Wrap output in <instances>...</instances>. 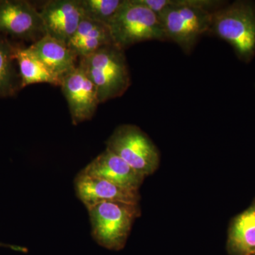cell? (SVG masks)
<instances>
[{"label":"cell","instance_id":"7c38bea8","mask_svg":"<svg viewBox=\"0 0 255 255\" xmlns=\"http://www.w3.org/2000/svg\"><path fill=\"white\" fill-rule=\"evenodd\" d=\"M29 47L47 68L61 80L78 66V57L68 44L48 35H44Z\"/></svg>","mask_w":255,"mask_h":255},{"label":"cell","instance_id":"5bb4252c","mask_svg":"<svg viewBox=\"0 0 255 255\" xmlns=\"http://www.w3.org/2000/svg\"><path fill=\"white\" fill-rule=\"evenodd\" d=\"M227 247L231 255H255V204L233 220Z\"/></svg>","mask_w":255,"mask_h":255},{"label":"cell","instance_id":"30bf717a","mask_svg":"<svg viewBox=\"0 0 255 255\" xmlns=\"http://www.w3.org/2000/svg\"><path fill=\"white\" fill-rule=\"evenodd\" d=\"M0 31L38 40L46 35L39 11L23 1L0 3Z\"/></svg>","mask_w":255,"mask_h":255},{"label":"cell","instance_id":"ba28073f","mask_svg":"<svg viewBox=\"0 0 255 255\" xmlns=\"http://www.w3.org/2000/svg\"><path fill=\"white\" fill-rule=\"evenodd\" d=\"M39 13L46 34L67 44L85 16L80 0L49 1Z\"/></svg>","mask_w":255,"mask_h":255},{"label":"cell","instance_id":"9c48e42d","mask_svg":"<svg viewBox=\"0 0 255 255\" xmlns=\"http://www.w3.org/2000/svg\"><path fill=\"white\" fill-rule=\"evenodd\" d=\"M74 184L77 196L87 209L105 202H123L137 205L140 200L138 191L119 187L82 172L75 177Z\"/></svg>","mask_w":255,"mask_h":255},{"label":"cell","instance_id":"e0dca14e","mask_svg":"<svg viewBox=\"0 0 255 255\" xmlns=\"http://www.w3.org/2000/svg\"><path fill=\"white\" fill-rule=\"evenodd\" d=\"M14 56L9 47L0 41V94H5L11 87L13 79L11 60Z\"/></svg>","mask_w":255,"mask_h":255},{"label":"cell","instance_id":"2e32d148","mask_svg":"<svg viewBox=\"0 0 255 255\" xmlns=\"http://www.w3.org/2000/svg\"><path fill=\"white\" fill-rule=\"evenodd\" d=\"M122 1L123 0H80L85 17L107 26Z\"/></svg>","mask_w":255,"mask_h":255},{"label":"cell","instance_id":"d6986e66","mask_svg":"<svg viewBox=\"0 0 255 255\" xmlns=\"http://www.w3.org/2000/svg\"></svg>","mask_w":255,"mask_h":255},{"label":"cell","instance_id":"6da1fadb","mask_svg":"<svg viewBox=\"0 0 255 255\" xmlns=\"http://www.w3.org/2000/svg\"><path fill=\"white\" fill-rule=\"evenodd\" d=\"M159 16L168 41L185 54L192 53L201 36L209 34L213 12L226 1L217 0H140Z\"/></svg>","mask_w":255,"mask_h":255},{"label":"cell","instance_id":"9a60e30c","mask_svg":"<svg viewBox=\"0 0 255 255\" xmlns=\"http://www.w3.org/2000/svg\"><path fill=\"white\" fill-rule=\"evenodd\" d=\"M14 58L17 60L19 68L21 87L38 83L61 85L62 80L47 68L30 47L16 50Z\"/></svg>","mask_w":255,"mask_h":255},{"label":"cell","instance_id":"52a82bcc","mask_svg":"<svg viewBox=\"0 0 255 255\" xmlns=\"http://www.w3.org/2000/svg\"><path fill=\"white\" fill-rule=\"evenodd\" d=\"M62 91L68 104L73 125L90 120L100 105L97 88L78 65L62 80Z\"/></svg>","mask_w":255,"mask_h":255},{"label":"cell","instance_id":"7a4b0ae2","mask_svg":"<svg viewBox=\"0 0 255 255\" xmlns=\"http://www.w3.org/2000/svg\"><path fill=\"white\" fill-rule=\"evenodd\" d=\"M209 34L227 42L238 59L250 63L255 56V1L238 0L216 10Z\"/></svg>","mask_w":255,"mask_h":255},{"label":"cell","instance_id":"3957f363","mask_svg":"<svg viewBox=\"0 0 255 255\" xmlns=\"http://www.w3.org/2000/svg\"><path fill=\"white\" fill-rule=\"evenodd\" d=\"M79 65L95 85L100 104L122 97L131 84L125 50L116 45L81 58Z\"/></svg>","mask_w":255,"mask_h":255},{"label":"cell","instance_id":"5b68a950","mask_svg":"<svg viewBox=\"0 0 255 255\" xmlns=\"http://www.w3.org/2000/svg\"><path fill=\"white\" fill-rule=\"evenodd\" d=\"M92 236L97 244L110 251L123 249L134 221L140 215L138 204L105 202L87 209Z\"/></svg>","mask_w":255,"mask_h":255},{"label":"cell","instance_id":"ac0fdd59","mask_svg":"<svg viewBox=\"0 0 255 255\" xmlns=\"http://www.w3.org/2000/svg\"><path fill=\"white\" fill-rule=\"evenodd\" d=\"M0 247H3V248H9V249L13 250V251L21 252V253H27V248H23V247H20L17 246H12V245L4 244L3 243H0Z\"/></svg>","mask_w":255,"mask_h":255},{"label":"cell","instance_id":"8fae6325","mask_svg":"<svg viewBox=\"0 0 255 255\" xmlns=\"http://www.w3.org/2000/svg\"><path fill=\"white\" fill-rule=\"evenodd\" d=\"M81 172L132 191H138L145 178L108 149L87 164Z\"/></svg>","mask_w":255,"mask_h":255},{"label":"cell","instance_id":"8992f818","mask_svg":"<svg viewBox=\"0 0 255 255\" xmlns=\"http://www.w3.org/2000/svg\"><path fill=\"white\" fill-rule=\"evenodd\" d=\"M107 149L145 177L158 168L159 153L157 147L136 126L124 124L117 127L107 140Z\"/></svg>","mask_w":255,"mask_h":255},{"label":"cell","instance_id":"4fadbf2b","mask_svg":"<svg viewBox=\"0 0 255 255\" xmlns=\"http://www.w3.org/2000/svg\"><path fill=\"white\" fill-rule=\"evenodd\" d=\"M111 44L114 42L109 26L85 16L68 43L70 49L80 59Z\"/></svg>","mask_w":255,"mask_h":255},{"label":"cell","instance_id":"277c9868","mask_svg":"<svg viewBox=\"0 0 255 255\" xmlns=\"http://www.w3.org/2000/svg\"><path fill=\"white\" fill-rule=\"evenodd\" d=\"M108 26L114 44L124 50L141 42L168 41L159 16L140 0H123Z\"/></svg>","mask_w":255,"mask_h":255}]
</instances>
